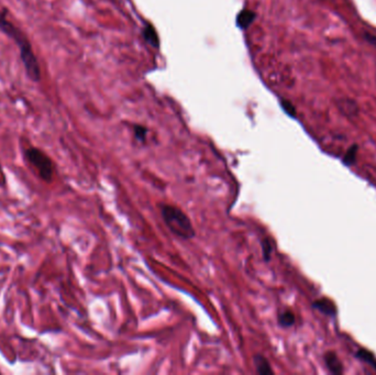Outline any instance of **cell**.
Wrapping results in <instances>:
<instances>
[{
    "label": "cell",
    "instance_id": "1",
    "mask_svg": "<svg viewBox=\"0 0 376 375\" xmlns=\"http://www.w3.org/2000/svg\"><path fill=\"white\" fill-rule=\"evenodd\" d=\"M8 14L9 10L7 8L0 10V31L17 44L26 77L31 82H40L42 80L41 68L39 60L32 48V44L25 33L8 19Z\"/></svg>",
    "mask_w": 376,
    "mask_h": 375
},
{
    "label": "cell",
    "instance_id": "2",
    "mask_svg": "<svg viewBox=\"0 0 376 375\" xmlns=\"http://www.w3.org/2000/svg\"><path fill=\"white\" fill-rule=\"evenodd\" d=\"M163 222L177 238L189 240L195 238L196 230L189 217L181 208L170 204H159Z\"/></svg>",
    "mask_w": 376,
    "mask_h": 375
},
{
    "label": "cell",
    "instance_id": "3",
    "mask_svg": "<svg viewBox=\"0 0 376 375\" xmlns=\"http://www.w3.org/2000/svg\"><path fill=\"white\" fill-rule=\"evenodd\" d=\"M24 158L26 162L36 170L37 176L42 180L45 183H51L55 173V165L44 151L39 148L29 146L24 150Z\"/></svg>",
    "mask_w": 376,
    "mask_h": 375
},
{
    "label": "cell",
    "instance_id": "4",
    "mask_svg": "<svg viewBox=\"0 0 376 375\" xmlns=\"http://www.w3.org/2000/svg\"><path fill=\"white\" fill-rule=\"evenodd\" d=\"M325 363L326 366L332 374H342L343 373V364L339 360V358L335 352H327L325 354Z\"/></svg>",
    "mask_w": 376,
    "mask_h": 375
},
{
    "label": "cell",
    "instance_id": "5",
    "mask_svg": "<svg viewBox=\"0 0 376 375\" xmlns=\"http://www.w3.org/2000/svg\"><path fill=\"white\" fill-rule=\"evenodd\" d=\"M313 307L327 316H336L337 314V307L335 302L328 298H320L315 300L313 302Z\"/></svg>",
    "mask_w": 376,
    "mask_h": 375
},
{
    "label": "cell",
    "instance_id": "6",
    "mask_svg": "<svg viewBox=\"0 0 376 375\" xmlns=\"http://www.w3.org/2000/svg\"><path fill=\"white\" fill-rule=\"evenodd\" d=\"M253 363L255 366V370L259 374L268 375V374H274L273 368H272L269 360L262 354H254L253 356Z\"/></svg>",
    "mask_w": 376,
    "mask_h": 375
},
{
    "label": "cell",
    "instance_id": "7",
    "mask_svg": "<svg viewBox=\"0 0 376 375\" xmlns=\"http://www.w3.org/2000/svg\"><path fill=\"white\" fill-rule=\"evenodd\" d=\"M277 322H279V324L281 327L290 328L295 324V322H296L295 314H294L291 310H286L280 314L279 317H277Z\"/></svg>",
    "mask_w": 376,
    "mask_h": 375
},
{
    "label": "cell",
    "instance_id": "8",
    "mask_svg": "<svg viewBox=\"0 0 376 375\" xmlns=\"http://www.w3.org/2000/svg\"><path fill=\"white\" fill-rule=\"evenodd\" d=\"M338 107L341 110L343 114L348 116H357L359 112L358 104L354 102L352 99H341L338 102Z\"/></svg>",
    "mask_w": 376,
    "mask_h": 375
},
{
    "label": "cell",
    "instance_id": "9",
    "mask_svg": "<svg viewBox=\"0 0 376 375\" xmlns=\"http://www.w3.org/2000/svg\"><path fill=\"white\" fill-rule=\"evenodd\" d=\"M255 18L254 12L250 10H243L239 14L237 18V24L240 29H247V28L252 24Z\"/></svg>",
    "mask_w": 376,
    "mask_h": 375
},
{
    "label": "cell",
    "instance_id": "10",
    "mask_svg": "<svg viewBox=\"0 0 376 375\" xmlns=\"http://www.w3.org/2000/svg\"><path fill=\"white\" fill-rule=\"evenodd\" d=\"M356 356H357V358H358L359 360H361V361H363L365 363H368L369 366L374 368L375 370H376V358L372 354V352H370V351L365 350V349H359Z\"/></svg>",
    "mask_w": 376,
    "mask_h": 375
},
{
    "label": "cell",
    "instance_id": "11",
    "mask_svg": "<svg viewBox=\"0 0 376 375\" xmlns=\"http://www.w3.org/2000/svg\"><path fill=\"white\" fill-rule=\"evenodd\" d=\"M358 152H359V146L358 144H353L348 148V151L346 152L345 156H343V163H345L347 166H351L354 163L357 162L358 158Z\"/></svg>",
    "mask_w": 376,
    "mask_h": 375
},
{
    "label": "cell",
    "instance_id": "12",
    "mask_svg": "<svg viewBox=\"0 0 376 375\" xmlns=\"http://www.w3.org/2000/svg\"><path fill=\"white\" fill-rule=\"evenodd\" d=\"M261 246H262L264 260L269 262L274 251V242L266 236V238H264L262 241H261Z\"/></svg>",
    "mask_w": 376,
    "mask_h": 375
},
{
    "label": "cell",
    "instance_id": "13",
    "mask_svg": "<svg viewBox=\"0 0 376 375\" xmlns=\"http://www.w3.org/2000/svg\"><path fill=\"white\" fill-rule=\"evenodd\" d=\"M144 38H145V40L151 44V46H153L155 48L159 46V38H157L154 28L152 26L148 24V26L144 29Z\"/></svg>",
    "mask_w": 376,
    "mask_h": 375
},
{
    "label": "cell",
    "instance_id": "14",
    "mask_svg": "<svg viewBox=\"0 0 376 375\" xmlns=\"http://www.w3.org/2000/svg\"><path fill=\"white\" fill-rule=\"evenodd\" d=\"M281 104H282L283 110H284V112L288 116H291V117H295V116H296V109H295V107L293 106L292 102H287V100H282Z\"/></svg>",
    "mask_w": 376,
    "mask_h": 375
},
{
    "label": "cell",
    "instance_id": "15",
    "mask_svg": "<svg viewBox=\"0 0 376 375\" xmlns=\"http://www.w3.org/2000/svg\"><path fill=\"white\" fill-rule=\"evenodd\" d=\"M146 132H148V130H146L144 126H137L134 128V134H135V138L141 142H144L145 139H146Z\"/></svg>",
    "mask_w": 376,
    "mask_h": 375
},
{
    "label": "cell",
    "instance_id": "16",
    "mask_svg": "<svg viewBox=\"0 0 376 375\" xmlns=\"http://www.w3.org/2000/svg\"><path fill=\"white\" fill-rule=\"evenodd\" d=\"M363 38L367 42H369L371 46H373L376 48V36L372 34L371 32L365 31V32H363Z\"/></svg>",
    "mask_w": 376,
    "mask_h": 375
}]
</instances>
